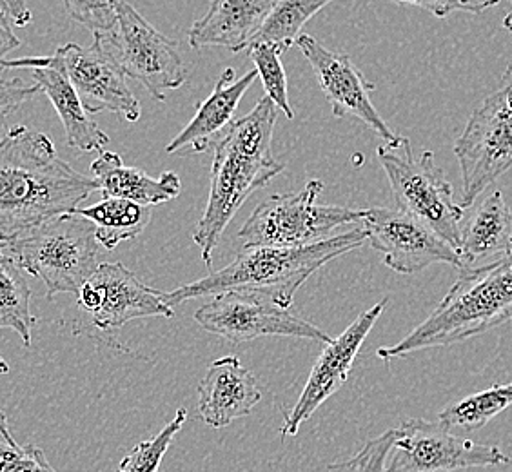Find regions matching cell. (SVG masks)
<instances>
[{"mask_svg": "<svg viewBox=\"0 0 512 472\" xmlns=\"http://www.w3.org/2000/svg\"><path fill=\"white\" fill-rule=\"evenodd\" d=\"M95 191L97 182L64 162L48 135L15 126L0 140V242L75 213Z\"/></svg>", "mask_w": 512, "mask_h": 472, "instance_id": "1", "label": "cell"}, {"mask_svg": "<svg viewBox=\"0 0 512 472\" xmlns=\"http://www.w3.org/2000/svg\"><path fill=\"white\" fill-rule=\"evenodd\" d=\"M276 109L275 102L264 97L247 115L235 118L215 144L209 198L193 231L207 266H211L215 247L247 198L284 171V164L271 151Z\"/></svg>", "mask_w": 512, "mask_h": 472, "instance_id": "2", "label": "cell"}, {"mask_svg": "<svg viewBox=\"0 0 512 472\" xmlns=\"http://www.w3.org/2000/svg\"><path fill=\"white\" fill-rule=\"evenodd\" d=\"M367 240L364 227H355L324 242L302 247H247L224 269L166 293L171 307L195 298L217 296L227 291L266 296L289 309L298 289L325 264L362 247Z\"/></svg>", "mask_w": 512, "mask_h": 472, "instance_id": "3", "label": "cell"}, {"mask_svg": "<svg viewBox=\"0 0 512 472\" xmlns=\"http://www.w3.org/2000/svg\"><path fill=\"white\" fill-rule=\"evenodd\" d=\"M512 322V253L491 264L460 269V276L427 320L393 347H380L382 360L462 344Z\"/></svg>", "mask_w": 512, "mask_h": 472, "instance_id": "4", "label": "cell"}, {"mask_svg": "<svg viewBox=\"0 0 512 472\" xmlns=\"http://www.w3.org/2000/svg\"><path fill=\"white\" fill-rule=\"evenodd\" d=\"M2 244L20 269L44 282L48 300L59 293L79 295L99 267L95 226L75 213L48 220Z\"/></svg>", "mask_w": 512, "mask_h": 472, "instance_id": "5", "label": "cell"}, {"mask_svg": "<svg viewBox=\"0 0 512 472\" xmlns=\"http://www.w3.org/2000/svg\"><path fill=\"white\" fill-rule=\"evenodd\" d=\"M378 160L400 211L420 220L458 251L465 209L454 202L453 186L438 168L433 151L416 158L411 140L402 137L396 148L380 146Z\"/></svg>", "mask_w": 512, "mask_h": 472, "instance_id": "6", "label": "cell"}, {"mask_svg": "<svg viewBox=\"0 0 512 472\" xmlns=\"http://www.w3.org/2000/svg\"><path fill=\"white\" fill-rule=\"evenodd\" d=\"M324 182L311 180L298 193L273 195L256 207L238 231L242 249L247 247H302L331 238L345 224H362L365 209L322 206L316 200Z\"/></svg>", "mask_w": 512, "mask_h": 472, "instance_id": "7", "label": "cell"}, {"mask_svg": "<svg viewBox=\"0 0 512 472\" xmlns=\"http://www.w3.org/2000/svg\"><path fill=\"white\" fill-rule=\"evenodd\" d=\"M19 68L60 69L77 91L89 115L117 113L131 124L142 115L140 102L129 88L126 73L100 37H95L88 48L79 44L60 46L53 57L4 60L0 71Z\"/></svg>", "mask_w": 512, "mask_h": 472, "instance_id": "8", "label": "cell"}, {"mask_svg": "<svg viewBox=\"0 0 512 472\" xmlns=\"http://www.w3.org/2000/svg\"><path fill=\"white\" fill-rule=\"evenodd\" d=\"M462 171L463 209L512 168V82L483 100L454 144Z\"/></svg>", "mask_w": 512, "mask_h": 472, "instance_id": "9", "label": "cell"}, {"mask_svg": "<svg viewBox=\"0 0 512 472\" xmlns=\"http://www.w3.org/2000/svg\"><path fill=\"white\" fill-rule=\"evenodd\" d=\"M97 37L108 46L126 77L148 89L151 99L164 102L168 91L186 84L188 71L177 42L153 28L128 2H117V28Z\"/></svg>", "mask_w": 512, "mask_h": 472, "instance_id": "10", "label": "cell"}, {"mask_svg": "<svg viewBox=\"0 0 512 472\" xmlns=\"http://www.w3.org/2000/svg\"><path fill=\"white\" fill-rule=\"evenodd\" d=\"M393 449L385 472H454L512 463L500 447L456 436L424 418L402 422Z\"/></svg>", "mask_w": 512, "mask_h": 472, "instance_id": "11", "label": "cell"}, {"mask_svg": "<svg viewBox=\"0 0 512 472\" xmlns=\"http://www.w3.org/2000/svg\"><path fill=\"white\" fill-rule=\"evenodd\" d=\"M195 322L207 333L222 336L233 344L253 342L262 336H291L322 344L333 340L320 327L291 315L266 296L238 291L213 296L195 313Z\"/></svg>", "mask_w": 512, "mask_h": 472, "instance_id": "12", "label": "cell"}, {"mask_svg": "<svg viewBox=\"0 0 512 472\" xmlns=\"http://www.w3.org/2000/svg\"><path fill=\"white\" fill-rule=\"evenodd\" d=\"M367 240L384 256V264L402 275H414L433 264H451L460 269V256L453 246L400 209H365L362 220Z\"/></svg>", "mask_w": 512, "mask_h": 472, "instance_id": "13", "label": "cell"}, {"mask_svg": "<svg viewBox=\"0 0 512 472\" xmlns=\"http://www.w3.org/2000/svg\"><path fill=\"white\" fill-rule=\"evenodd\" d=\"M79 307L84 309L100 331L120 329L138 318H173V307L166 293L151 289L120 262L100 264L80 287Z\"/></svg>", "mask_w": 512, "mask_h": 472, "instance_id": "14", "label": "cell"}, {"mask_svg": "<svg viewBox=\"0 0 512 472\" xmlns=\"http://www.w3.org/2000/svg\"><path fill=\"white\" fill-rule=\"evenodd\" d=\"M296 46L315 71L318 84L335 117L358 118L384 140L385 146L396 148L400 144L402 137L394 135L371 100L375 84L365 79L349 55L327 50L311 35H300Z\"/></svg>", "mask_w": 512, "mask_h": 472, "instance_id": "15", "label": "cell"}, {"mask_svg": "<svg viewBox=\"0 0 512 472\" xmlns=\"http://www.w3.org/2000/svg\"><path fill=\"white\" fill-rule=\"evenodd\" d=\"M385 305L387 298L358 316L338 338L324 344V349L316 358L311 374L307 378L304 391L284 420V436H295L300 425L309 420L316 413V409L327 402L336 391H340V387L345 384L347 376L351 373V367L355 364L365 338L373 331L376 320L384 313Z\"/></svg>", "mask_w": 512, "mask_h": 472, "instance_id": "16", "label": "cell"}, {"mask_svg": "<svg viewBox=\"0 0 512 472\" xmlns=\"http://www.w3.org/2000/svg\"><path fill=\"white\" fill-rule=\"evenodd\" d=\"M256 79V69L240 79L235 77V69H224L211 95L197 104L195 117L169 142L166 148L169 155H198L215 146L218 138L235 122L238 104Z\"/></svg>", "mask_w": 512, "mask_h": 472, "instance_id": "17", "label": "cell"}, {"mask_svg": "<svg viewBox=\"0 0 512 472\" xmlns=\"http://www.w3.org/2000/svg\"><path fill=\"white\" fill-rule=\"evenodd\" d=\"M260 400L258 382L240 364L238 356L215 360L198 385V414L213 429H222L238 418L249 416Z\"/></svg>", "mask_w": 512, "mask_h": 472, "instance_id": "18", "label": "cell"}, {"mask_svg": "<svg viewBox=\"0 0 512 472\" xmlns=\"http://www.w3.org/2000/svg\"><path fill=\"white\" fill-rule=\"evenodd\" d=\"M276 2L278 0H211L209 11L189 30V46L193 50L217 46L231 53L247 50Z\"/></svg>", "mask_w": 512, "mask_h": 472, "instance_id": "19", "label": "cell"}, {"mask_svg": "<svg viewBox=\"0 0 512 472\" xmlns=\"http://www.w3.org/2000/svg\"><path fill=\"white\" fill-rule=\"evenodd\" d=\"M91 175L104 198H124L140 206H158L182 193V180L177 173L166 171L160 177H149L142 169L131 168L117 153L102 151L91 164Z\"/></svg>", "mask_w": 512, "mask_h": 472, "instance_id": "20", "label": "cell"}, {"mask_svg": "<svg viewBox=\"0 0 512 472\" xmlns=\"http://www.w3.org/2000/svg\"><path fill=\"white\" fill-rule=\"evenodd\" d=\"M512 253V211L500 191L483 198L460 231V269L478 267L489 256Z\"/></svg>", "mask_w": 512, "mask_h": 472, "instance_id": "21", "label": "cell"}, {"mask_svg": "<svg viewBox=\"0 0 512 472\" xmlns=\"http://www.w3.org/2000/svg\"><path fill=\"white\" fill-rule=\"evenodd\" d=\"M31 73L35 84L39 86L40 91L48 95L53 108L57 111L66 131L68 146L79 149L82 153H102L104 146L109 142V137L93 122V118L89 117L88 109L84 108L68 77L57 68L31 69Z\"/></svg>", "mask_w": 512, "mask_h": 472, "instance_id": "22", "label": "cell"}, {"mask_svg": "<svg viewBox=\"0 0 512 472\" xmlns=\"http://www.w3.org/2000/svg\"><path fill=\"white\" fill-rule=\"evenodd\" d=\"M75 215L89 220L95 226L100 246L111 251L144 233L151 222L153 207L140 206L124 198H104L95 206L77 209Z\"/></svg>", "mask_w": 512, "mask_h": 472, "instance_id": "23", "label": "cell"}, {"mask_svg": "<svg viewBox=\"0 0 512 472\" xmlns=\"http://www.w3.org/2000/svg\"><path fill=\"white\" fill-rule=\"evenodd\" d=\"M31 287L19 264L0 242V329H11L30 347L37 318L31 313Z\"/></svg>", "mask_w": 512, "mask_h": 472, "instance_id": "24", "label": "cell"}, {"mask_svg": "<svg viewBox=\"0 0 512 472\" xmlns=\"http://www.w3.org/2000/svg\"><path fill=\"white\" fill-rule=\"evenodd\" d=\"M331 2L333 0H278L264 26L256 33L253 44H269L284 53L295 46L307 22Z\"/></svg>", "mask_w": 512, "mask_h": 472, "instance_id": "25", "label": "cell"}, {"mask_svg": "<svg viewBox=\"0 0 512 472\" xmlns=\"http://www.w3.org/2000/svg\"><path fill=\"white\" fill-rule=\"evenodd\" d=\"M512 405V382L507 385H493L482 393L467 396L456 404L445 407L438 414V422L451 429L476 431L494 420L498 414Z\"/></svg>", "mask_w": 512, "mask_h": 472, "instance_id": "26", "label": "cell"}, {"mask_svg": "<svg viewBox=\"0 0 512 472\" xmlns=\"http://www.w3.org/2000/svg\"><path fill=\"white\" fill-rule=\"evenodd\" d=\"M247 51L251 60L255 62L258 79L262 80V86L266 89V97L273 100L276 108L282 109L287 118H295V111L291 108L287 95L286 69L280 59L282 51L260 42L251 44Z\"/></svg>", "mask_w": 512, "mask_h": 472, "instance_id": "27", "label": "cell"}, {"mask_svg": "<svg viewBox=\"0 0 512 472\" xmlns=\"http://www.w3.org/2000/svg\"><path fill=\"white\" fill-rule=\"evenodd\" d=\"M186 420L188 411L178 409L175 418L155 438L138 443L137 447L120 462L117 472H158L162 458L168 453L169 445L178 431L184 427Z\"/></svg>", "mask_w": 512, "mask_h": 472, "instance_id": "28", "label": "cell"}, {"mask_svg": "<svg viewBox=\"0 0 512 472\" xmlns=\"http://www.w3.org/2000/svg\"><path fill=\"white\" fill-rule=\"evenodd\" d=\"M119 0H64L69 17L97 35H109L117 28Z\"/></svg>", "mask_w": 512, "mask_h": 472, "instance_id": "29", "label": "cell"}, {"mask_svg": "<svg viewBox=\"0 0 512 472\" xmlns=\"http://www.w3.org/2000/svg\"><path fill=\"white\" fill-rule=\"evenodd\" d=\"M398 438V429H389L365 443L360 453L347 462L331 463V472H385L387 456L393 451Z\"/></svg>", "mask_w": 512, "mask_h": 472, "instance_id": "30", "label": "cell"}, {"mask_svg": "<svg viewBox=\"0 0 512 472\" xmlns=\"http://www.w3.org/2000/svg\"><path fill=\"white\" fill-rule=\"evenodd\" d=\"M0 472H57L46 454L35 445H8L0 442Z\"/></svg>", "mask_w": 512, "mask_h": 472, "instance_id": "31", "label": "cell"}, {"mask_svg": "<svg viewBox=\"0 0 512 472\" xmlns=\"http://www.w3.org/2000/svg\"><path fill=\"white\" fill-rule=\"evenodd\" d=\"M393 2L429 11L438 19H445L456 11L478 15L500 4V0H393Z\"/></svg>", "mask_w": 512, "mask_h": 472, "instance_id": "32", "label": "cell"}, {"mask_svg": "<svg viewBox=\"0 0 512 472\" xmlns=\"http://www.w3.org/2000/svg\"><path fill=\"white\" fill-rule=\"evenodd\" d=\"M40 88L37 84L28 86L20 79H2L0 77V126L4 120L13 115L20 106L33 99Z\"/></svg>", "mask_w": 512, "mask_h": 472, "instance_id": "33", "label": "cell"}, {"mask_svg": "<svg viewBox=\"0 0 512 472\" xmlns=\"http://www.w3.org/2000/svg\"><path fill=\"white\" fill-rule=\"evenodd\" d=\"M0 13L6 15L15 26H28L33 15L28 10V0H0Z\"/></svg>", "mask_w": 512, "mask_h": 472, "instance_id": "34", "label": "cell"}, {"mask_svg": "<svg viewBox=\"0 0 512 472\" xmlns=\"http://www.w3.org/2000/svg\"><path fill=\"white\" fill-rule=\"evenodd\" d=\"M17 48H20V40L13 33L10 19L0 13V66L6 60L4 57L10 55L11 51H15Z\"/></svg>", "mask_w": 512, "mask_h": 472, "instance_id": "35", "label": "cell"}, {"mask_svg": "<svg viewBox=\"0 0 512 472\" xmlns=\"http://www.w3.org/2000/svg\"><path fill=\"white\" fill-rule=\"evenodd\" d=\"M0 436L4 438V442L8 443V445H17L15 442V438H13V434L10 431V423H8V416L6 413L0 409Z\"/></svg>", "mask_w": 512, "mask_h": 472, "instance_id": "36", "label": "cell"}, {"mask_svg": "<svg viewBox=\"0 0 512 472\" xmlns=\"http://www.w3.org/2000/svg\"><path fill=\"white\" fill-rule=\"evenodd\" d=\"M509 2L512 4V0H509ZM503 28L509 31V33H512V10L505 15V19H503Z\"/></svg>", "mask_w": 512, "mask_h": 472, "instance_id": "37", "label": "cell"}, {"mask_svg": "<svg viewBox=\"0 0 512 472\" xmlns=\"http://www.w3.org/2000/svg\"><path fill=\"white\" fill-rule=\"evenodd\" d=\"M10 373V365L6 364V360L0 356V374Z\"/></svg>", "mask_w": 512, "mask_h": 472, "instance_id": "38", "label": "cell"}]
</instances>
